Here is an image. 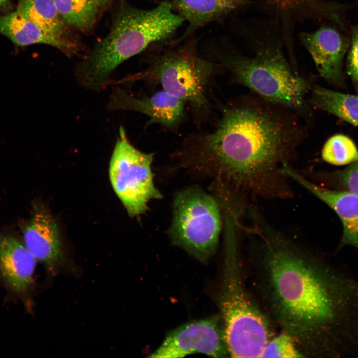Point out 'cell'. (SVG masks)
<instances>
[{"mask_svg": "<svg viewBox=\"0 0 358 358\" xmlns=\"http://www.w3.org/2000/svg\"><path fill=\"white\" fill-rule=\"evenodd\" d=\"M247 226L253 283L272 322L304 357L358 353V283L260 216Z\"/></svg>", "mask_w": 358, "mask_h": 358, "instance_id": "1", "label": "cell"}, {"mask_svg": "<svg viewBox=\"0 0 358 358\" xmlns=\"http://www.w3.org/2000/svg\"><path fill=\"white\" fill-rule=\"evenodd\" d=\"M298 114L257 95L240 97L223 108L211 130L187 135L176 156L246 205L249 197L290 198L282 168L305 135Z\"/></svg>", "mask_w": 358, "mask_h": 358, "instance_id": "2", "label": "cell"}, {"mask_svg": "<svg viewBox=\"0 0 358 358\" xmlns=\"http://www.w3.org/2000/svg\"><path fill=\"white\" fill-rule=\"evenodd\" d=\"M183 21L168 0L148 9L123 5L109 33L78 67L77 81L87 89H103L119 65L151 44L168 39Z\"/></svg>", "mask_w": 358, "mask_h": 358, "instance_id": "3", "label": "cell"}, {"mask_svg": "<svg viewBox=\"0 0 358 358\" xmlns=\"http://www.w3.org/2000/svg\"><path fill=\"white\" fill-rule=\"evenodd\" d=\"M225 227V254L219 305L229 355L261 358L275 335L272 321L248 289L243 273L238 228Z\"/></svg>", "mask_w": 358, "mask_h": 358, "instance_id": "4", "label": "cell"}, {"mask_svg": "<svg viewBox=\"0 0 358 358\" xmlns=\"http://www.w3.org/2000/svg\"><path fill=\"white\" fill-rule=\"evenodd\" d=\"M214 71V63L201 56L194 46L184 44L158 54L146 69L120 81L159 85L187 104L199 124L207 119L212 110L207 91Z\"/></svg>", "mask_w": 358, "mask_h": 358, "instance_id": "5", "label": "cell"}, {"mask_svg": "<svg viewBox=\"0 0 358 358\" xmlns=\"http://www.w3.org/2000/svg\"><path fill=\"white\" fill-rule=\"evenodd\" d=\"M218 59L236 83L256 95L302 116L310 115L305 96L312 87L291 71L278 51H266L253 58L221 55Z\"/></svg>", "mask_w": 358, "mask_h": 358, "instance_id": "6", "label": "cell"}, {"mask_svg": "<svg viewBox=\"0 0 358 358\" xmlns=\"http://www.w3.org/2000/svg\"><path fill=\"white\" fill-rule=\"evenodd\" d=\"M220 200L198 187L178 192L169 233L172 243L205 263L215 253L222 227Z\"/></svg>", "mask_w": 358, "mask_h": 358, "instance_id": "7", "label": "cell"}, {"mask_svg": "<svg viewBox=\"0 0 358 358\" xmlns=\"http://www.w3.org/2000/svg\"><path fill=\"white\" fill-rule=\"evenodd\" d=\"M153 156L133 146L124 129L120 127L109 163V175L114 191L130 217L144 214L149 201L163 198L154 183Z\"/></svg>", "mask_w": 358, "mask_h": 358, "instance_id": "8", "label": "cell"}, {"mask_svg": "<svg viewBox=\"0 0 358 358\" xmlns=\"http://www.w3.org/2000/svg\"><path fill=\"white\" fill-rule=\"evenodd\" d=\"M197 353L214 358L229 355L220 316L194 320L176 328L150 357L177 358Z\"/></svg>", "mask_w": 358, "mask_h": 358, "instance_id": "9", "label": "cell"}, {"mask_svg": "<svg viewBox=\"0 0 358 358\" xmlns=\"http://www.w3.org/2000/svg\"><path fill=\"white\" fill-rule=\"evenodd\" d=\"M303 43L319 75L328 83L344 85L343 67L350 45L349 34L336 25H325L303 36Z\"/></svg>", "mask_w": 358, "mask_h": 358, "instance_id": "10", "label": "cell"}, {"mask_svg": "<svg viewBox=\"0 0 358 358\" xmlns=\"http://www.w3.org/2000/svg\"><path fill=\"white\" fill-rule=\"evenodd\" d=\"M23 243L48 276L55 275L66 264L59 227L55 219L43 206L35 207L23 230Z\"/></svg>", "mask_w": 358, "mask_h": 358, "instance_id": "11", "label": "cell"}, {"mask_svg": "<svg viewBox=\"0 0 358 358\" xmlns=\"http://www.w3.org/2000/svg\"><path fill=\"white\" fill-rule=\"evenodd\" d=\"M37 262L23 242L10 235H0V280L29 310Z\"/></svg>", "mask_w": 358, "mask_h": 358, "instance_id": "12", "label": "cell"}, {"mask_svg": "<svg viewBox=\"0 0 358 358\" xmlns=\"http://www.w3.org/2000/svg\"><path fill=\"white\" fill-rule=\"evenodd\" d=\"M185 105L163 90L151 95L136 96L118 88L110 95L107 107L112 110L138 112L148 116L147 125L159 124L175 129L184 117Z\"/></svg>", "mask_w": 358, "mask_h": 358, "instance_id": "13", "label": "cell"}, {"mask_svg": "<svg viewBox=\"0 0 358 358\" xmlns=\"http://www.w3.org/2000/svg\"><path fill=\"white\" fill-rule=\"evenodd\" d=\"M282 170L288 178L306 188L336 213L343 226L341 246H351L358 250V195L349 190H332L317 185L289 164H285Z\"/></svg>", "mask_w": 358, "mask_h": 358, "instance_id": "14", "label": "cell"}, {"mask_svg": "<svg viewBox=\"0 0 358 358\" xmlns=\"http://www.w3.org/2000/svg\"><path fill=\"white\" fill-rule=\"evenodd\" d=\"M0 34L19 46L46 44L68 54L75 52L77 49L76 44L71 40L43 30L17 10L0 17Z\"/></svg>", "mask_w": 358, "mask_h": 358, "instance_id": "15", "label": "cell"}, {"mask_svg": "<svg viewBox=\"0 0 358 358\" xmlns=\"http://www.w3.org/2000/svg\"><path fill=\"white\" fill-rule=\"evenodd\" d=\"M243 0H173L175 11L188 23L184 37L226 14Z\"/></svg>", "mask_w": 358, "mask_h": 358, "instance_id": "16", "label": "cell"}, {"mask_svg": "<svg viewBox=\"0 0 358 358\" xmlns=\"http://www.w3.org/2000/svg\"><path fill=\"white\" fill-rule=\"evenodd\" d=\"M309 103L332 114L354 126H358V95L329 90L319 86L311 87Z\"/></svg>", "mask_w": 358, "mask_h": 358, "instance_id": "17", "label": "cell"}, {"mask_svg": "<svg viewBox=\"0 0 358 358\" xmlns=\"http://www.w3.org/2000/svg\"><path fill=\"white\" fill-rule=\"evenodd\" d=\"M16 10L43 30L63 36L65 22L53 0H20Z\"/></svg>", "mask_w": 358, "mask_h": 358, "instance_id": "18", "label": "cell"}, {"mask_svg": "<svg viewBox=\"0 0 358 358\" xmlns=\"http://www.w3.org/2000/svg\"><path fill=\"white\" fill-rule=\"evenodd\" d=\"M64 21L80 30H86L94 23L99 7L93 0H53Z\"/></svg>", "mask_w": 358, "mask_h": 358, "instance_id": "19", "label": "cell"}, {"mask_svg": "<svg viewBox=\"0 0 358 358\" xmlns=\"http://www.w3.org/2000/svg\"><path fill=\"white\" fill-rule=\"evenodd\" d=\"M322 157L326 162L334 165L351 164L358 161V149L348 136L335 134L324 145Z\"/></svg>", "mask_w": 358, "mask_h": 358, "instance_id": "20", "label": "cell"}, {"mask_svg": "<svg viewBox=\"0 0 358 358\" xmlns=\"http://www.w3.org/2000/svg\"><path fill=\"white\" fill-rule=\"evenodd\" d=\"M261 358H296L304 356L293 338L281 331L268 341Z\"/></svg>", "mask_w": 358, "mask_h": 358, "instance_id": "21", "label": "cell"}, {"mask_svg": "<svg viewBox=\"0 0 358 358\" xmlns=\"http://www.w3.org/2000/svg\"><path fill=\"white\" fill-rule=\"evenodd\" d=\"M350 45L346 58V67L354 87L358 92V24H351Z\"/></svg>", "mask_w": 358, "mask_h": 358, "instance_id": "22", "label": "cell"}, {"mask_svg": "<svg viewBox=\"0 0 358 358\" xmlns=\"http://www.w3.org/2000/svg\"><path fill=\"white\" fill-rule=\"evenodd\" d=\"M337 176L340 183L347 190L358 195V161L339 172Z\"/></svg>", "mask_w": 358, "mask_h": 358, "instance_id": "23", "label": "cell"}, {"mask_svg": "<svg viewBox=\"0 0 358 358\" xmlns=\"http://www.w3.org/2000/svg\"><path fill=\"white\" fill-rule=\"evenodd\" d=\"M99 7H103L108 4L111 0H93Z\"/></svg>", "mask_w": 358, "mask_h": 358, "instance_id": "24", "label": "cell"}, {"mask_svg": "<svg viewBox=\"0 0 358 358\" xmlns=\"http://www.w3.org/2000/svg\"><path fill=\"white\" fill-rule=\"evenodd\" d=\"M9 0H0V8L7 5Z\"/></svg>", "mask_w": 358, "mask_h": 358, "instance_id": "25", "label": "cell"}, {"mask_svg": "<svg viewBox=\"0 0 358 358\" xmlns=\"http://www.w3.org/2000/svg\"><path fill=\"white\" fill-rule=\"evenodd\" d=\"M275 2H278L281 4H287L291 2L293 0H273Z\"/></svg>", "mask_w": 358, "mask_h": 358, "instance_id": "26", "label": "cell"}, {"mask_svg": "<svg viewBox=\"0 0 358 358\" xmlns=\"http://www.w3.org/2000/svg\"><path fill=\"white\" fill-rule=\"evenodd\" d=\"M352 2L355 4L356 7H358V0H353Z\"/></svg>", "mask_w": 358, "mask_h": 358, "instance_id": "27", "label": "cell"}, {"mask_svg": "<svg viewBox=\"0 0 358 358\" xmlns=\"http://www.w3.org/2000/svg\"></svg>", "mask_w": 358, "mask_h": 358, "instance_id": "28", "label": "cell"}]
</instances>
